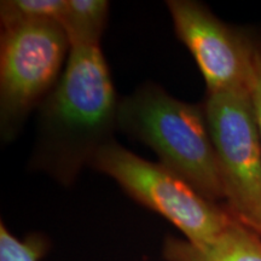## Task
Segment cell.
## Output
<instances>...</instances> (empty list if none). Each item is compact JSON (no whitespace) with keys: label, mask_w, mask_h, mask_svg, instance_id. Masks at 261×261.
Segmentation results:
<instances>
[{"label":"cell","mask_w":261,"mask_h":261,"mask_svg":"<svg viewBox=\"0 0 261 261\" xmlns=\"http://www.w3.org/2000/svg\"><path fill=\"white\" fill-rule=\"evenodd\" d=\"M161 253L165 261H261V237L234 220L223 233L204 244L167 236Z\"/></svg>","instance_id":"obj_7"},{"label":"cell","mask_w":261,"mask_h":261,"mask_svg":"<svg viewBox=\"0 0 261 261\" xmlns=\"http://www.w3.org/2000/svg\"><path fill=\"white\" fill-rule=\"evenodd\" d=\"M119 130L158 155L212 202L225 201L217 155L203 103L177 99L155 83H144L119 102Z\"/></svg>","instance_id":"obj_2"},{"label":"cell","mask_w":261,"mask_h":261,"mask_svg":"<svg viewBox=\"0 0 261 261\" xmlns=\"http://www.w3.org/2000/svg\"><path fill=\"white\" fill-rule=\"evenodd\" d=\"M107 0H67L61 25L70 47L99 46L109 19Z\"/></svg>","instance_id":"obj_8"},{"label":"cell","mask_w":261,"mask_h":261,"mask_svg":"<svg viewBox=\"0 0 261 261\" xmlns=\"http://www.w3.org/2000/svg\"><path fill=\"white\" fill-rule=\"evenodd\" d=\"M69 52V39L58 22L2 29L0 137L4 144L17 138L33 110L55 89Z\"/></svg>","instance_id":"obj_4"},{"label":"cell","mask_w":261,"mask_h":261,"mask_svg":"<svg viewBox=\"0 0 261 261\" xmlns=\"http://www.w3.org/2000/svg\"><path fill=\"white\" fill-rule=\"evenodd\" d=\"M50 247L47 238L42 234H29L19 240L0 223V261H40Z\"/></svg>","instance_id":"obj_10"},{"label":"cell","mask_w":261,"mask_h":261,"mask_svg":"<svg viewBox=\"0 0 261 261\" xmlns=\"http://www.w3.org/2000/svg\"><path fill=\"white\" fill-rule=\"evenodd\" d=\"M177 38L190 51L207 85V93L252 91L254 34L218 18L195 0H169Z\"/></svg>","instance_id":"obj_6"},{"label":"cell","mask_w":261,"mask_h":261,"mask_svg":"<svg viewBox=\"0 0 261 261\" xmlns=\"http://www.w3.org/2000/svg\"><path fill=\"white\" fill-rule=\"evenodd\" d=\"M90 167L113 178L129 197L168 220L192 244L211 242L236 220L177 173L146 161L116 140L98 151Z\"/></svg>","instance_id":"obj_3"},{"label":"cell","mask_w":261,"mask_h":261,"mask_svg":"<svg viewBox=\"0 0 261 261\" xmlns=\"http://www.w3.org/2000/svg\"><path fill=\"white\" fill-rule=\"evenodd\" d=\"M203 104L225 208L261 237V136L252 91L207 93Z\"/></svg>","instance_id":"obj_5"},{"label":"cell","mask_w":261,"mask_h":261,"mask_svg":"<svg viewBox=\"0 0 261 261\" xmlns=\"http://www.w3.org/2000/svg\"><path fill=\"white\" fill-rule=\"evenodd\" d=\"M254 68H253V83H252V97L254 107L259 122V129L261 136V37L254 34Z\"/></svg>","instance_id":"obj_11"},{"label":"cell","mask_w":261,"mask_h":261,"mask_svg":"<svg viewBox=\"0 0 261 261\" xmlns=\"http://www.w3.org/2000/svg\"><path fill=\"white\" fill-rule=\"evenodd\" d=\"M119 102L100 46L70 47L60 81L38 109L29 167L63 187L73 185L115 140Z\"/></svg>","instance_id":"obj_1"},{"label":"cell","mask_w":261,"mask_h":261,"mask_svg":"<svg viewBox=\"0 0 261 261\" xmlns=\"http://www.w3.org/2000/svg\"><path fill=\"white\" fill-rule=\"evenodd\" d=\"M67 0H3L0 3L2 29L35 22L61 23Z\"/></svg>","instance_id":"obj_9"}]
</instances>
